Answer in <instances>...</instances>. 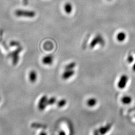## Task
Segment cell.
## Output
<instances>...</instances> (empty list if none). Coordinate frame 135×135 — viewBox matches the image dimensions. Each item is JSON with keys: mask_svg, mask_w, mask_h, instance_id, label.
Returning <instances> with one entry per match:
<instances>
[{"mask_svg": "<svg viewBox=\"0 0 135 135\" xmlns=\"http://www.w3.org/2000/svg\"><path fill=\"white\" fill-rule=\"evenodd\" d=\"M39 135H47V134L45 132H42L40 133Z\"/></svg>", "mask_w": 135, "mask_h": 135, "instance_id": "cell-18", "label": "cell"}, {"mask_svg": "<svg viewBox=\"0 0 135 135\" xmlns=\"http://www.w3.org/2000/svg\"><path fill=\"white\" fill-rule=\"evenodd\" d=\"M127 38V34L123 31L119 32L116 36L117 40L121 43L124 42Z\"/></svg>", "mask_w": 135, "mask_h": 135, "instance_id": "cell-8", "label": "cell"}, {"mask_svg": "<svg viewBox=\"0 0 135 135\" xmlns=\"http://www.w3.org/2000/svg\"><path fill=\"white\" fill-rule=\"evenodd\" d=\"M93 135H102L99 132L98 130H96L94 132V134Z\"/></svg>", "mask_w": 135, "mask_h": 135, "instance_id": "cell-16", "label": "cell"}, {"mask_svg": "<svg viewBox=\"0 0 135 135\" xmlns=\"http://www.w3.org/2000/svg\"><path fill=\"white\" fill-rule=\"evenodd\" d=\"M128 81H129V78L128 76L126 75H122L120 77L117 84V86L118 88L121 90L125 89L127 86Z\"/></svg>", "mask_w": 135, "mask_h": 135, "instance_id": "cell-1", "label": "cell"}, {"mask_svg": "<svg viewBox=\"0 0 135 135\" xmlns=\"http://www.w3.org/2000/svg\"><path fill=\"white\" fill-rule=\"evenodd\" d=\"M15 15L18 17H35L36 14L34 11H23L19 10L15 12Z\"/></svg>", "mask_w": 135, "mask_h": 135, "instance_id": "cell-2", "label": "cell"}, {"mask_svg": "<svg viewBox=\"0 0 135 135\" xmlns=\"http://www.w3.org/2000/svg\"><path fill=\"white\" fill-rule=\"evenodd\" d=\"M64 10L65 12L67 14L70 15V14L72 13L73 10V5L70 2L66 3L64 6Z\"/></svg>", "mask_w": 135, "mask_h": 135, "instance_id": "cell-7", "label": "cell"}, {"mask_svg": "<svg viewBox=\"0 0 135 135\" xmlns=\"http://www.w3.org/2000/svg\"><path fill=\"white\" fill-rule=\"evenodd\" d=\"M48 97L47 96H43L39 100L38 103V108L40 111H44L48 105Z\"/></svg>", "mask_w": 135, "mask_h": 135, "instance_id": "cell-3", "label": "cell"}, {"mask_svg": "<svg viewBox=\"0 0 135 135\" xmlns=\"http://www.w3.org/2000/svg\"><path fill=\"white\" fill-rule=\"evenodd\" d=\"M75 72L74 70H65L62 75V78L64 80H68L73 77Z\"/></svg>", "mask_w": 135, "mask_h": 135, "instance_id": "cell-4", "label": "cell"}, {"mask_svg": "<svg viewBox=\"0 0 135 135\" xmlns=\"http://www.w3.org/2000/svg\"><path fill=\"white\" fill-rule=\"evenodd\" d=\"M38 78V75L35 71H32L29 74V80L31 83H35Z\"/></svg>", "mask_w": 135, "mask_h": 135, "instance_id": "cell-11", "label": "cell"}, {"mask_svg": "<svg viewBox=\"0 0 135 135\" xmlns=\"http://www.w3.org/2000/svg\"><path fill=\"white\" fill-rule=\"evenodd\" d=\"M97 100L95 98H90L87 100L86 102L87 105L90 108L94 107L97 104Z\"/></svg>", "mask_w": 135, "mask_h": 135, "instance_id": "cell-9", "label": "cell"}, {"mask_svg": "<svg viewBox=\"0 0 135 135\" xmlns=\"http://www.w3.org/2000/svg\"><path fill=\"white\" fill-rule=\"evenodd\" d=\"M121 102L124 105H129L132 102V98L130 96H124L122 98Z\"/></svg>", "mask_w": 135, "mask_h": 135, "instance_id": "cell-10", "label": "cell"}, {"mask_svg": "<svg viewBox=\"0 0 135 135\" xmlns=\"http://www.w3.org/2000/svg\"><path fill=\"white\" fill-rule=\"evenodd\" d=\"M57 102V99L55 97H51L48 99V105L51 106L55 104Z\"/></svg>", "mask_w": 135, "mask_h": 135, "instance_id": "cell-14", "label": "cell"}, {"mask_svg": "<svg viewBox=\"0 0 135 135\" xmlns=\"http://www.w3.org/2000/svg\"><path fill=\"white\" fill-rule=\"evenodd\" d=\"M112 127V124L111 123H109L104 126L101 127L98 129V131L102 135H105L110 131Z\"/></svg>", "mask_w": 135, "mask_h": 135, "instance_id": "cell-5", "label": "cell"}, {"mask_svg": "<svg viewBox=\"0 0 135 135\" xmlns=\"http://www.w3.org/2000/svg\"><path fill=\"white\" fill-rule=\"evenodd\" d=\"M132 69H133V70L134 72H135V63L133 65V67H132Z\"/></svg>", "mask_w": 135, "mask_h": 135, "instance_id": "cell-19", "label": "cell"}, {"mask_svg": "<svg viewBox=\"0 0 135 135\" xmlns=\"http://www.w3.org/2000/svg\"><path fill=\"white\" fill-rule=\"evenodd\" d=\"M67 103V100L65 99H63L59 100L57 102V106L59 108H61L64 107L66 105Z\"/></svg>", "mask_w": 135, "mask_h": 135, "instance_id": "cell-12", "label": "cell"}, {"mask_svg": "<svg viewBox=\"0 0 135 135\" xmlns=\"http://www.w3.org/2000/svg\"><path fill=\"white\" fill-rule=\"evenodd\" d=\"M58 135H66V132L64 131L61 130V131H60L59 132Z\"/></svg>", "mask_w": 135, "mask_h": 135, "instance_id": "cell-17", "label": "cell"}, {"mask_svg": "<svg viewBox=\"0 0 135 135\" xmlns=\"http://www.w3.org/2000/svg\"><path fill=\"white\" fill-rule=\"evenodd\" d=\"M127 61L129 64L132 63L134 61V57H133V56H132V55H129V56H128V57L127 58Z\"/></svg>", "mask_w": 135, "mask_h": 135, "instance_id": "cell-15", "label": "cell"}, {"mask_svg": "<svg viewBox=\"0 0 135 135\" xmlns=\"http://www.w3.org/2000/svg\"><path fill=\"white\" fill-rule=\"evenodd\" d=\"M76 66V63L75 62H71L70 63L68 64L65 66V70H74Z\"/></svg>", "mask_w": 135, "mask_h": 135, "instance_id": "cell-13", "label": "cell"}, {"mask_svg": "<svg viewBox=\"0 0 135 135\" xmlns=\"http://www.w3.org/2000/svg\"><path fill=\"white\" fill-rule=\"evenodd\" d=\"M42 62L45 65H51L54 62V57L51 55L45 56L43 58Z\"/></svg>", "mask_w": 135, "mask_h": 135, "instance_id": "cell-6", "label": "cell"}]
</instances>
